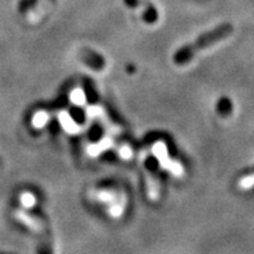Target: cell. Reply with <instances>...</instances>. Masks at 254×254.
<instances>
[{
    "label": "cell",
    "instance_id": "1",
    "mask_svg": "<svg viewBox=\"0 0 254 254\" xmlns=\"http://www.w3.org/2000/svg\"><path fill=\"white\" fill-rule=\"evenodd\" d=\"M233 31L234 28L231 24L224 23L219 25V26L214 27L213 30L206 32L202 36H200L193 43H190L189 45L184 46L183 49L177 51L173 58L174 63L177 65H185V64L190 63L201 51L208 49V47L213 46L222 40L227 39L233 33Z\"/></svg>",
    "mask_w": 254,
    "mask_h": 254
},
{
    "label": "cell",
    "instance_id": "2",
    "mask_svg": "<svg viewBox=\"0 0 254 254\" xmlns=\"http://www.w3.org/2000/svg\"><path fill=\"white\" fill-rule=\"evenodd\" d=\"M14 214L18 220H20L23 224L26 225L27 227H30L32 231L36 232V233L40 234V236H43V234L45 233V228H44V225L40 219L36 218L34 215H32L30 213H27V212L24 211V209H17Z\"/></svg>",
    "mask_w": 254,
    "mask_h": 254
},
{
    "label": "cell",
    "instance_id": "3",
    "mask_svg": "<svg viewBox=\"0 0 254 254\" xmlns=\"http://www.w3.org/2000/svg\"><path fill=\"white\" fill-rule=\"evenodd\" d=\"M239 186L241 189H251V187L254 186V173L250 174V176H246L244 178H241L239 182Z\"/></svg>",
    "mask_w": 254,
    "mask_h": 254
}]
</instances>
